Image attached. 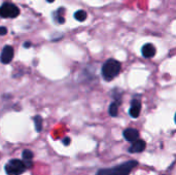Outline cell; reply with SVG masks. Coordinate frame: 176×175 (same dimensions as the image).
<instances>
[{"mask_svg": "<svg viewBox=\"0 0 176 175\" xmlns=\"http://www.w3.org/2000/svg\"><path fill=\"white\" fill-rule=\"evenodd\" d=\"M137 165H138V162L131 160V161L125 162L121 165L98 170L96 175H130L131 171Z\"/></svg>", "mask_w": 176, "mask_h": 175, "instance_id": "6da1fadb", "label": "cell"}, {"mask_svg": "<svg viewBox=\"0 0 176 175\" xmlns=\"http://www.w3.org/2000/svg\"><path fill=\"white\" fill-rule=\"evenodd\" d=\"M32 167V161H21L19 159L9 160L4 166L7 175H21Z\"/></svg>", "mask_w": 176, "mask_h": 175, "instance_id": "7a4b0ae2", "label": "cell"}, {"mask_svg": "<svg viewBox=\"0 0 176 175\" xmlns=\"http://www.w3.org/2000/svg\"><path fill=\"white\" fill-rule=\"evenodd\" d=\"M122 69V64L118 61L114 59H109L103 64L102 66V77L105 79L106 82H110L112 79L116 78L118 73L121 72Z\"/></svg>", "mask_w": 176, "mask_h": 175, "instance_id": "3957f363", "label": "cell"}, {"mask_svg": "<svg viewBox=\"0 0 176 175\" xmlns=\"http://www.w3.org/2000/svg\"><path fill=\"white\" fill-rule=\"evenodd\" d=\"M20 14V9L13 3H3L0 6V17L4 19H14Z\"/></svg>", "mask_w": 176, "mask_h": 175, "instance_id": "277c9868", "label": "cell"}, {"mask_svg": "<svg viewBox=\"0 0 176 175\" xmlns=\"http://www.w3.org/2000/svg\"><path fill=\"white\" fill-rule=\"evenodd\" d=\"M14 55V48L10 47V45H6L2 49L1 55H0V60H1V62L3 64H9L13 61Z\"/></svg>", "mask_w": 176, "mask_h": 175, "instance_id": "5b68a950", "label": "cell"}, {"mask_svg": "<svg viewBox=\"0 0 176 175\" xmlns=\"http://www.w3.org/2000/svg\"><path fill=\"white\" fill-rule=\"evenodd\" d=\"M145 146H146V143H145L144 140L142 139H137L135 141L132 142V145L129 148V153L131 154H138L143 151L145 150Z\"/></svg>", "mask_w": 176, "mask_h": 175, "instance_id": "8992f818", "label": "cell"}, {"mask_svg": "<svg viewBox=\"0 0 176 175\" xmlns=\"http://www.w3.org/2000/svg\"><path fill=\"white\" fill-rule=\"evenodd\" d=\"M141 111V102L137 99H133L132 103H131V107H130L129 113L133 119H137L140 115Z\"/></svg>", "mask_w": 176, "mask_h": 175, "instance_id": "52a82bcc", "label": "cell"}, {"mask_svg": "<svg viewBox=\"0 0 176 175\" xmlns=\"http://www.w3.org/2000/svg\"><path fill=\"white\" fill-rule=\"evenodd\" d=\"M124 138L129 142H133L139 138V132L134 128H128L126 129L123 133Z\"/></svg>", "mask_w": 176, "mask_h": 175, "instance_id": "ba28073f", "label": "cell"}, {"mask_svg": "<svg viewBox=\"0 0 176 175\" xmlns=\"http://www.w3.org/2000/svg\"><path fill=\"white\" fill-rule=\"evenodd\" d=\"M156 53V47L151 43H146L144 44L142 48H141V54L144 58H152Z\"/></svg>", "mask_w": 176, "mask_h": 175, "instance_id": "9c48e42d", "label": "cell"}, {"mask_svg": "<svg viewBox=\"0 0 176 175\" xmlns=\"http://www.w3.org/2000/svg\"><path fill=\"white\" fill-rule=\"evenodd\" d=\"M108 112H109V116H112V117L117 116V113H118V105H117L116 102H112V103L109 105Z\"/></svg>", "mask_w": 176, "mask_h": 175, "instance_id": "30bf717a", "label": "cell"}, {"mask_svg": "<svg viewBox=\"0 0 176 175\" xmlns=\"http://www.w3.org/2000/svg\"><path fill=\"white\" fill-rule=\"evenodd\" d=\"M43 117H41L40 116H34V125H35V130L37 132H40L41 130H43Z\"/></svg>", "mask_w": 176, "mask_h": 175, "instance_id": "8fae6325", "label": "cell"}, {"mask_svg": "<svg viewBox=\"0 0 176 175\" xmlns=\"http://www.w3.org/2000/svg\"><path fill=\"white\" fill-rule=\"evenodd\" d=\"M74 19L78 22H83L87 19V13L85 10H77L74 14Z\"/></svg>", "mask_w": 176, "mask_h": 175, "instance_id": "7c38bea8", "label": "cell"}, {"mask_svg": "<svg viewBox=\"0 0 176 175\" xmlns=\"http://www.w3.org/2000/svg\"><path fill=\"white\" fill-rule=\"evenodd\" d=\"M22 157H23V159H24V161H32L34 155L30 150H25L24 151H23Z\"/></svg>", "mask_w": 176, "mask_h": 175, "instance_id": "4fadbf2b", "label": "cell"}, {"mask_svg": "<svg viewBox=\"0 0 176 175\" xmlns=\"http://www.w3.org/2000/svg\"><path fill=\"white\" fill-rule=\"evenodd\" d=\"M61 10H62V8H59V10L55 14V16H56L55 19L57 20V22L59 23V24H64V23H65V19H64L63 16H61V14H60Z\"/></svg>", "mask_w": 176, "mask_h": 175, "instance_id": "5bb4252c", "label": "cell"}, {"mask_svg": "<svg viewBox=\"0 0 176 175\" xmlns=\"http://www.w3.org/2000/svg\"><path fill=\"white\" fill-rule=\"evenodd\" d=\"M7 33V29L5 27H0V35H5Z\"/></svg>", "mask_w": 176, "mask_h": 175, "instance_id": "9a60e30c", "label": "cell"}, {"mask_svg": "<svg viewBox=\"0 0 176 175\" xmlns=\"http://www.w3.org/2000/svg\"><path fill=\"white\" fill-rule=\"evenodd\" d=\"M69 143H70V138H69V137H66V138L63 139V144H64V145H69Z\"/></svg>", "mask_w": 176, "mask_h": 175, "instance_id": "2e32d148", "label": "cell"}, {"mask_svg": "<svg viewBox=\"0 0 176 175\" xmlns=\"http://www.w3.org/2000/svg\"><path fill=\"white\" fill-rule=\"evenodd\" d=\"M31 47V42H29V41H26L24 43V48H30Z\"/></svg>", "mask_w": 176, "mask_h": 175, "instance_id": "e0dca14e", "label": "cell"}, {"mask_svg": "<svg viewBox=\"0 0 176 175\" xmlns=\"http://www.w3.org/2000/svg\"><path fill=\"white\" fill-rule=\"evenodd\" d=\"M47 1H48V3H52V2H54V1H55V0H47Z\"/></svg>", "mask_w": 176, "mask_h": 175, "instance_id": "ac0fdd59", "label": "cell"}]
</instances>
